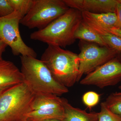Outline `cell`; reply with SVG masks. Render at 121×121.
I'll list each match as a JSON object with an SVG mask.
<instances>
[{"mask_svg": "<svg viewBox=\"0 0 121 121\" xmlns=\"http://www.w3.org/2000/svg\"><path fill=\"white\" fill-rule=\"evenodd\" d=\"M79 59L78 82L83 75H87L98 68L116 58L119 52L112 48L82 41Z\"/></svg>", "mask_w": 121, "mask_h": 121, "instance_id": "52a82bcc", "label": "cell"}, {"mask_svg": "<svg viewBox=\"0 0 121 121\" xmlns=\"http://www.w3.org/2000/svg\"><path fill=\"white\" fill-rule=\"evenodd\" d=\"M22 18L15 11L6 16L0 17V39L10 47L14 55L36 58V52L24 42L21 35L19 24Z\"/></svg>", "mask_w": 121, "mask_h": 121, "instance_id": "8992f818", "label": "cell"}, {"mask_svg": "<svg viewBox=\"0 0 121 121\" xmlns=\"http://www.w3.org/2000/svg\"><path fill=\"white\" fill-rule=\"evenodd\" d=\"M63 108L62 98L50 93L35 94L31 104L32 111Z\"/></svg>", "mask_w": 121, "mask_h": 121, "instance_id": "4fadbf2b", "label": "cell"}, {"mask_svg": "<svg viewBox=\"0 0 121 121\" xmlns=\"http://www.w3.org/2000/svg\"><path fill=\"white\" fill-rule=\"evenodd\" d=\"M115 13L117 19L118 28L121 29V4L119 2L117 6Z\"/></svg>", "mask_w": 121, "mask_h": 121, "instance_id": "7402d4cb", "label": "cell"}, {"mask_svg": "<svg viewBox=\"0 0 121 121\" xmlns=\"http://www.w3.org/2000/svg\"><path fill=\"white\" fill-rule=\"evenodd\" d=\"M70 8L81 12L100 13H115L118 0H64Z\"/></svg>", "mask_w": 121, "mask_h": 121, "instance_id": "9c48e42d", "label": "cell"}, {"mask_svg": "<svg viewBox=\"0 0 121 121\" xmlns=\"http://www.w3.org/2000/svg\"><path fill=\"white\" fill-rule=\"evenodd\" d=\"M118 1L119 2V3L121 4V0H118Z\"/></svg>", "mask_w": 121, "mask_h": 121, "instance_id": "4316f807", "label": "cell"}, {"mask_svg": "<svg viewBox=\"0 0 121 121\" xmlns=\"http://www.w3.org/2000/svg\"><path fill=\"white\" fill-rule=\"evenodd\" d=\"M108 47L121 52V38L116 35L105 31L97 32Z\"/></svg>", "mask_w": 121, "mask_h": 121, "instance_id": "2e32d148", "label": "cell"}, {"mask_svg": "<svg viewBox=\"0 0 121 121\" xmlns=\"http://www.w3.org/2000/svg\"><path fill=\"white\" fill-rule=\"evenodd\" d=\"M119 89H120L121 90V85L119 87Z\"/></svg>", "mask_w": 121, "mask_h": 121, "instance_id": "83f0119b", "label": "cell"}, {"mask_svg": "<svg viewBox=\"0 0 121 121\" xmlns=\"http://www.w3.org/2000/svg\"><path fill=\"white\" fill-rule=\"evenodd\" d=\"M20 58L24 82L34 94L50 93L59 96L68 93V88L55 79L41 60L30 56Z\"/></svg>", "mask_w": 121, "mask_h": 121, "instance_id": "3957f363", "label": "cell"}, {"mask_svg": "<svg viewBox=\"0 0 121 121\" xmlns=\"http://www.w3.org/2000/svg\"><path fill=\"white\" fill-rule=\"evenodd\" d=\"M34 95L24 82L6 91L0 96V121H27Z\"/></svg>", "mask_w": 121, "mask_h": 121, "instance_id": "277c9868", "label": "cell"}, {"mask_svg": "<svg viewBox=\"0 0 121 121\" xmlns=\"http://www.w3.org/2000/svg\"><path fill=\"white\" fill-rule=\"evenodd\" d=\"M117 57L121 62V53H119V55H118Z\"/></svg>", "mask_w": 121, "mask_h": 121, "instance_id": "d4e9b609", "label": "cell"}, {"mask_svg": "<svg viewBox=\"0 0 121 121\" xmlns=\"http://www.w3.org/2000/svg\"><path fill=\"white\" fill-rule=\"evenodd\" d=\"M82 21L96 32H109L110 29L118 28L117 19L115 13H96L82 12Z\"/></svg>", "mask_w": 121, "mask_h": 121, "instance_id": "8fae6325", "label": "cell"}, {"mask_svg": "<svg viewBox=\"0 0 121 121\" xmlns=\"http://www.w3.org/2000/svg\"><path fill=\"white\" fill-rule=\"evenodd\" d=\"M23 82L21 71L13 63L0 60V96L11 87Z\"/></svg>", "mask_w": 121, "mask_h": 121, "instance_id": "30bf717a", "label": "cell"}, {"mask_svg": "<svg viewBox=\"0 0 121 121\" xmlns=\"http://www.w3.org/2000/svg\"><path fill=\"white\" fill-rule=\"evenodd\" d=\"M98 121H121V117L112 112L105 102L101 104V110L98 112Z\"/></svg>", "mask_w": 121, "mask_h": 121, "instance_id": "d6986e66", "label": "cell"}, {"mask_svg": "<svg viewBox=\"0 0 121 121\" xmlns=\"http://www.w3.org/2000/svg\"><path fill=\"white\" fill-rule=\"evenodd\" d=\"M69 9L64 0H34L31 9L20 23L30 29H42Z\"/></svg>", "mask_w": 121, "mask_h": 121, "instance_id": "5b68a950", "label": "cell"}, {"mask_svg": "<svg viewBox=\"0 0 121 121\" xmlns=\"http://www.w3.org/2000/svg\"><path fill=\"white\" fill-rule=\"evenodd\" d=\"M14 11L24 17L29 12L34 3V0H9Z\"/></svg>", "mask_w": 121, "mask_h": 121, "instance_id": "e0dca14e", "label": "cell"}, {"mask_svg": "<svg viewBox=\"0 0 121 121\" xmlns=\"http://www.w3.org/2000/svg\"><path fill=\"white\" fill-rule=\"evenodd\" d=\"M14 11L9 0H0V17L6 16Z\"/></svg>", "mask_w": 121, "mask_h": 121, "instance_id": "44dd1931", "label": "cell"}, {"mask_svg": "<svg viewBox=\"0 0 121 121\" xmlns=\"http://www.w3.org/2000/svg\"><path fill=\"white\" fill-rule=\"evenodd\" d=\"M82 100L84 105L91 109L99 103L100 95L95 91H88L83 95Z\"/></svg>", "mask_w": 121, "mask_h": 121, "instance_id": "ffe728a7", "label": "cell"}, {"mask_svg": "<svg viewBox=\"0 0 121 121\" xmlns=\"http://www.w3.org/2000/svg\"><path fill=\"white\" fill-rule=\"evenodd\" d=\"M108 32L114 34L121 38V29H120L114 28L110 29Z\"/></svg>", "mask_w": 121, "mask_h": 121, "instance_id": "cb8c5ba5", "label": "cell"}, {"mask_svg": "<svg viewBox=\"0 0 121 121\" xmlns=\"http://www.w3.org/2000/svg\"><path fill=\"white\" fill-rule=\"evenodd\" d=\"M61 121L60 120H58V119H50V120H46V121Z\"/></svg>", "mask_w": 121, "mask_h": 121, "instance_id": "484cf974", "label": "cell"}, {"mask_svg": "<svg viewBox=\"0 0 121 121\" xmlns=\"http://www.w3.org/2000/svg\"></svg>", "mask_w": 121, "mask_h": 121, "instance_id": "f1b7e54d", "label": "cell"}, {"mask_svg": "<svg viewBox=\"0 0 121 121\" xmlns=\"http://www.w3.org/2000/svg\"><path fill=\"white\" fill-rule=\"evenodd\" d=\"M64 116V108L59 109H43L32 111L27 115L28 121H44L58 119L62 121Z\"/></svg>", "mask_w": 121, "mask_h": 121, "instance_id": "9a60e30c", "label": "cell"}, {"mask_svg": "<svg viewBox=\"0 0 121 121\" xmlns=\"http://www.w3.org/2000/svg\"><path fill=\"white\" fill-rule=\"evenodd\" d=\"M53 78L68 88L78 82L79 59L78 55L58 46L48 45L40 60Z\"/></svg>", "mask_w": 121, "mask_h": 121, "instance_id": "7a4b0ae2", "label": "cell"}, {"mask_svg": "<svg viewBox=\"0 0 121 121\" xmlns=\"http://www.w3.org/2000/svg\"><path fill=\"white\" fill-rule=\"evenodd\" d=\"M121 80V62L116 57L86 75L80 84L103 89L115 86Z\"/></svg>", "mask_w": 121, "mask_h": 121, "instance_id": "ba28073f", "label": "cell"}, {"mask_svg": "<svg viewBox=\"0 0 121 121\" xmlns=\"http://www.w3.org/2000/svg\"><path fill=\"white\" fill-rule=\"evenodd\" d=\"M75 37L76 39L108 47L101 35L82 20L76 31Z\"/></svg>", "mask_w": 121, "mask_h": 121, "instance_id": "5bb4252c", "label": "cell"}, {"mask_svg": "<svg viewBox=\"0 0 121 121\" xmlns=\"http://www.w3.org/2000/svg\"><path fill=\"white\" fill-rule=\"evenodd\" d=\"M104 102L112 112L121 117V92L112 93Z\"/></svg>", "mask_w": 121, "mask_h": 121, "instance_id": "ac0fdd59", "label": "cell"}, {"mask_svg": "<svg viewBox=\"0 0 121 121\" xmlns=\"http://www.w3.org/2000/svg\"><path fill=\"white\" fill-rule=\"evenodd\" d=\"M62 99L64 111V117L62 121H98V112H87L73 106L66 99Z\"/></svg>", "mask_w": 121, "mask_h": 121, "instance_id": "7c38bea8", "label": "cell"}, {"mask_svg": "<svg viewBox=\"0 0 121 121\" xmlns=\"http://www.w3.org/2000/svg\"><path fill=\"white\" fill-rule=\"evenodd\" d=\"M82 20V12L70 8L44 28L32 33L30 39L48 45L66 47L75 41V32Z\"/></svg>", "mask_w": 121, "mask_h": 121, "instance_id": "6da1fadb", "label": "cell"}, {"mask_svg": "<svg viewBox=\"0 0 121 121\" xmlns=\"http://www.w3.org/2000/svg\"><path fill=\"white\" fill-rule=\"evenodd\" d=\"M7 45L0 39V60H3L2 58V54L5 51V48Z\"/></svg>", "mask_w": 121, "mask_h": 121, "instance_id": "603a6c76", "label": "cell"}]
</instances>
